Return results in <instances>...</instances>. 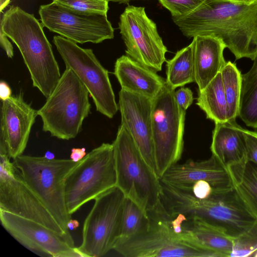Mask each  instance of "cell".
Returning a JSON list of instances; mask_svg holds the SVG:
<instances>
[{
    "instance_id": "cell-9",
    "label": "cell",
    "mask_w": 257,
    "mask_h": 257,
    "mask_svg": "<svg viewBox=\"0 0 257 257\" xmlns=\"http://www.w3.org/2000/svg\"><path fill=\"white\" fill-rule=\"evenodd\" d=\"M148 229L117 242L114 250L125 257H220L182 238L172 228L163 212L148 214Z\"/></svg>"
},
{
    "instance_id": "cell-17",
    "label": "cell",
    "mask_w": 257,
    "mask_h": 257,
    "mask_svg": "<svg viewBox=\"0 0 257 257\" xmlns=\"http://www.w3.org/2000/svg\"><path fill=\"white\" fill-rule=\"evenodd\" d=\"M152 105V99L148 97L122 89L119 92L118 108L121 114V124L124 125L131 135L144 160L156 174Z\"/></svg>"
},
{
    "instance_id": "cell-25",
    "label": "cell",
    "mask_w": 257,
    "mask_h": 257,
    "mask_svg": "<svg viewBox=\"0 0 257 257\" xmlns=\"http://www.w3.org/2000/svg\"><path fill=\"white\" fill-rule=\"evenodd\" d=\"M166 83L175 89L195 82L193 44L178 51L170 60L166 61Z\"/></svg>"
},
{
    "instance_id": "cell-21",
    "label": "cell",
    "mask_w": 257,
    "mask_h": 257,
    "mask_svg": "<svg viewBox=\"0 0 257 257\" xmlns=\"http://www.w3.org/2000/svg\"><path fill=\"white\" fill-rule=\"evenodd\" d=\"M243 128L236 119L215 123L210 150L226 168L247 159Z\"/></svg>"
},
{
    "instance_id": "cell-6",
    "label": "cell",
    "mask_w": 257,
    "mask_h": 257,
    "mask_svg": "<svg viewBox=\"0 0 257 257\" xmlns=\"http://www.w3.org/2000/svg\"><path fill=\"white\" fill-rule=\"evenodd\" d=\"M80 161L75 162L71 159L49 160L44 156L23 154L13 161L28 185L66 231L69 230L67 225L71 219V215L65 202V181Z\"/></svg>"
},
{
    "instance_id": "cell-23",
    "label": "cell",
    "mask_w": 257,
    "mask_h": 257,
    "mask_svg": "<svg viewBox=\"0 0 257 257\" xmlns=\"http://www.w3.org/2000/svg\"><path fill=\"white\" fill-rule=\"evenodd\" d=\"M196 104L206 117L216 122L227 120V107L221 72L202 90H199Z\"/></svg>"
},
{
    "instance_id": "cell-19",
    "label": "cell",
    "mask_w": 257,
    "mask_h": 257,
    "mask_svg": "<svg viewBox=\"0 0 257 257\" xmlns=\"http://www.w3.org/2000/svg\"><path fill=\"white\" fill-rule=\"evenodd\" d=\"M114 74L121 89L151 99L166 83V80L156 71L143 66L127 55H122L116 60Z\"/></svg>"
},
{
    "instance_id": "cell-11",
    "label": "cell",
    "mask_w": 257,
    "mask_h": 257,
    "mask_svg": "<svg viewBox=\"0 0 257 257\" xmlns=\"http://www.w3.org/2000/svg\"><path fill=\"white\" fill-rule=\"evenodd\" d=\"M53 43L66 68L70 69L88 90L96 110L109 118H112L118 107L108 72L101 64L93 50L82 48L61 36H55Z\"/></svg>"
},
{
    "instance_id": "cell-38",
    "label": "cell",
    "mask_w": 257,
    "mask_h": 257,
    "mask_svg": "<svg viewBox=\"0 0 257 257\" xmlns=\"http://www.w3.org/2000/svg\"><path fill=\"white\" fill-rule=\"evenodd\" d=\"M11 0H0V11L3 12V10L8 5Z\"/></svg>"
},
{
    "instance_id": "cell-40",
    "label": "cell",
    "mask_w": 257,
    "mask_h": 257,
    "mask_svg": "<svg viewBox=\"0 0 257 257\" xmlns=\"http://www.w3.org/2000/svg\"><path fill=\"white\" fill-rule=\"evenodd\" d=\"M108 1H111L113 2H118L119 3H127L131 0H107Z\"/></svg>"
},
{
    "instance_id": "cell-13",
    "label": "cell",
    "mask_w": 257,
    "mask_h": 257,
    "mask_svg": "<svg viewBox=\"0 0 257 257\" xmlns=\"http://www.w3.org/2000/svg\"><path fill=\"white\" fill-rule=\"evenodd\" d=\"M118 27L127 56L155 71H161L167 48L145 8L128 5L120 16Z\"/></svg>"
},
{
    "instance_id": "cell-34",
    "label": "cell",
    "mask_w": 257,
    "mask_h": 257,
    "mask_svg": "<svg viewBox=\"0 0 257 257\" xmlns=\"http://www.w3.org/2000/svg\"><path fill=\"white\" fill-rule=\"evenodd\" d=\"M7 36L0 28V42L2 48L6 51L8 57L12 58L14 56L13 47L8 39Z\"/></svg>"
},
{
    "instance_id": "cell-7",
    "label": "cell",
    "mask_w": 257,
    "mask_h": 257,
    "mask_svg": "<svg viewBox=\"0 0 257 257\" xmlns=\"http://www.w3.org/2000/svg\"><path fill=\"white\" fill-rule=\"evenodd\" d=\"M116 185L113 147L103 143L86 154L66 178L65 198L69 214Z\"/></svg>"
},
{
    "instance_id": "cell-26",
    "label": "cell",
    "mask_w": 257,
    "mask_h": 257,
    "mask_svg": "<svg viewBox=\"0 0 257 257\" xmlns=\"http://www.w3.org/2000/svg\"><path fill=\"white\" fill-rule=\"evenodd\" d=\"M220 72L227 103V118L236 119L239 109L242 74L236 64L230 61L226 62Z\"/></svg>"
},
{
    "instance_id": "cell-39",
    "label": "cell",
    "mask_w": 257,
    "mask_h": 257,
    "mask_svg": "<svg viewBox=\"0 0 257 257\" xmlns=\"http://www.w3.org/2000/svg\"><path fill=\"white\" fill-rule=\"evenodd\" d=\"M44 157L49 160H52V159H55L54 155L52 153L50 152H47L45 154Z\"/></svg>"
},
{
    "instance_id": "cell-12",
    "label": "cell",
    "mask_w": 257,
    "mask_h": 257,
    "mask_svg": "<svg viewBox=\"0 0 257 257\" xmlns=\"http://www.w3.org/2000/svg\"><path fill=\"white\" fill-rule=\"evenodd\" d=\"M0 210L30 219L59 233L65 230L24 179L9 155L0 153Z\"/></svg>"
},
{
    "instance_id": "cell-1",
    "label": "cell",
    "mask_w": 257,
    "mask_h": 257,
    "mask_svg": "<svg viewBox=\"0 0 257 257\" xmlns=\"http://www.w3.org/2000/svg\"><path fill=\"white\" fill-rule=\"evenodd\" d=\"M172 20L187 37L220 38L236 59L253 60L257 55V0H204L191 13Z\"/></svg>"
},
{
    "instance_id": "cell-4",
    "label": "cell",
    "mask_w": 257,
    "mask_h": 257,
    "mask_svg": "<svg viewBox=\"0 0 257 257\" xmlns=\"http://www.w3.org/2000/svg\"><path fill=\"white\" fill-rule=\"evenodd\" d=\"M112 144L116 186L147 214L161 211L162 189L160 178L146 163L122 124L119 126Z\"/></svg>"
},
{
    "instance_id": "cell-32",
    "label": "cell",
    "mask_w": 257,
    "mask_h": 257,
    "mask_svg": "<svg viewBox=\"0 0 257 257\" xmlns=\"http://www.w3.org/2000/svg\"><path fill=\"white\" fill-rule=\"evenodd\" d=\"M189 191L196 198L205 199L209 198L213 193L211 185L206 181H198L194 183Z\"/></svg>"
},
{
    "instance_id": "cell-5",
    "label": "cell",
    "mask_w": 257,
    "mask_h": 257,
    "mask_svg": "<svg viewBox=\"0 0 257 257\" xmlns=\"http://www.w3.org/2000/svg\"><path fill=\"white\" fill-rule=\"evenodd\" d=\"M89 94L76 75L66 68L45 103L37 110L43 131L61 140L75 138L90 112Z\"/></svg>"
},
{
    "instance_id": "cell-33",
    "label": "cell",
    "mask_w": 257,
    "mask_h": 257,
    "mask_svg": "<svg viewBox=\"0 0 257 257\" xmlns=\"http://www.w3.org/2000/svg\"><path fill=\"white\" fill-rule=\"evenodd\" d=\"M174 97L179 106L185 111L191 105L194 99L192 90L184 87L174 92Z\"/></svg>"
},
{
    "instance_id": "cell-8",
    "label": "cell",
    "mask_w": 257,
    "mask_h": 257,
    "mask_svg": "<svg viewBox=\"0 0 257 257\" xmlns=\"http://www.w3.org/2000/svg\"><path fill=\"white\" fill-rule=\"evenodd\" d=\"M175 90L166 83L152 99V124L156 174L160 178L178 163L183 150L186 111L177 104Z\"/></svg>"
},
{
    "instance_id": "cell-36",
    "label": "cell",
    "mask_w": 257,
    "mask_h": 257,
    "mask_svg": "<svg viewBox=\"0 0 257 257\" xmlns=\"http://www.w3.org/2000/svg\"><path fill=\"white\" fill-rule=\"evenodd\" d=\"M86 155L85 148H73L71 150L70 159L77 162L82 160Z\"/></svg>"
},
{
    "instance_id": "cell-2",
    "label": "cell",
    "mask_w": 257,
    "mask_h": 257,
    "mask_svg": "<svg viewBox=\"0 0 257 257\" xmlns=\"http://www.w3.org/2000/svg\"><path fill=\"white\" fill-rule=\"evenodd\" d=\"M161 183L162 205L169 217L180 215L198 218L233 239L257 221L234 188L214 191L209 198L200 199L189 191Z\"/></svg>"
},
{
    "instance_id": "cell-28",
    "label": "cell",
    "mask_w": 257,
    "mask_h": 257,
    "mask_svg": "<svg viewBox=\"0 0 257 257\" xmlns=\"http://www.w3.org/2000/svg\"><path fill=\"white\" fill-rule=\"evenodd\" d=\"M53 2L83 14H107L109 9L107 0H53Z\"/></svg>"
},
{
    "instance_id": "cell-41",
    "label": "cell",
    "mask_w": 257,
    "mask_h": 257,
    "mask_svg": "<svg viewBox=\"0 0 257 257\" xmlns=\"http://www.w3.org/2000/svg\"><path fill=\"white\" fill-rule=\"evenodd\" d=\"M237 1H250L252 0H237Z\"/></svg>"
},
{
    "instance_id": "cell-18",
    "label": "cell",
    "mask_w": 257,
    "mask_h": 257,
    "mask_svg": "<svg viewBox=\"0 0 257 257\" xmlns=\"http://www.w3.org/2000/svg\"><path fill=\"white\" fill-rule=\"evenodd\" d=\"M164 183L189 191L198 181L209 182L214 191H221L233 188L232 181L226 167L212 155L208 159L194 161L190 160L182 164L170 167L160 178Z\"/></svg>"
},
{
    "instance_id": "cell-31",
    "label": "cell",
    "mask_w": 257,
    "mask_h": 257,
    "mask_svg": "<svg viewBox=\"0 0 257 257\" xmlns=\"http://www.w3.org/2000/svg\"><path fill=\"white\" fill-rule=\"evenodd\" d=\"M245 140L246 159L257 165V132L243 128Z\"/></svg>"
},
{
    "instance_id": "cell-22",
    "label": "cell",
    "mask_w": 257,
    "mask_h": 257,
    "mask_svg": "<svg viewBox=\"0 0 257 257\" xmlns=\"http://www.w3.org/2000/svg\"><path fill=\"white\" fill-rule=\"evenodd\" d=\"M227 169L234 189L257 219V165L246 159Z\"/></svg>"
},
{
    "instance_id": "cell-16",
    "label": "cell",
    "mask_w": 257,
    "mask_h": 257,
    "mask_svg": "<svg viewBox=\"0 0 257 257\" xmlns=\"http://www.w3.org/2000/svg\"><path fill=\"white\" fill-rule=\"evenodd\" d=\"M37 115V110L25 101L21 92L2 101L0 153L13 159L22 155Z\"/></svg>"
},
{
    "instance_id": "cell-20",
    "label": "cell",
    "mask_w": 257,
    "mask_h": 257,
    "mask_svg": "<svg viewBox=\"0 0 257 257\" xmlns=\"http://www.w3.org/2000/svg\"><path fill=\"white\" fill-rule=\"evenodd\" d=\"M191 43L195 82L201 90L225 65L223 51L226 47L220 38L211 35L196 36Z\"/></svg>"
},
{
    "instance_id": "cell-3",
    "label": "cell",
    "mask_w": 257,
    "mask_h": 257,
    "mask_svg": "<svg viewBox=\"0 0 257 257\" xmlns=\"http://www.w3.org/2000/svg\"><path fill=\"white\" fill-rule=\"evenodd\" d=\"M43 27L33 14L18 6L1 12L0 28L20 50L33 86L47 98L61 75Z\"/></svg>"
},
{
    "instance_id": "cell-35",
    "label": "cell",
    "mask_w": 257,
    "mask_h": 257,
    "mask_svg": "<svg viewBox=\"0 0 257 257\" xmlns=\"http://www.w3.org/2000/svg\"><path fill=\"white\" fill-rule=\"evenodd\" d=\"M12 90L9 84L5 81L0 82V98L3 101L12 96Z\"/></svg>"
},
{
    "instance_id": "cell-15",
    "label": "cell",
    "mask_w": 257,
    "mask_h": 257,
    "mask_svg": "<svg viewBox=\"0 0 257 257\" xmlns=\"http://www.w3.org/2000/svg\"><path fill=\"white\" fill-rule=\"evenodd\" d=\"M0 219L10 234L39 255L81 257L69 232L59 233L38 222L2 210Z\"/></svg>"
},
{
    "instance_id": "cell-24",
    "label": "cell",
    "mask_w": 257,
    "mask_h": 257,
    "mask_svg": "<svg viewBox=\"0 0 257 257\" xmlns=\"http://www.w3.org/2000/svg\"><path fill=\"white\" fill-rule=\"evenodd\" d=\"M251 68L241 75L238 116L249 127L257 128V55Z\"/></svg>"
},
{
    "instance_id": "cell-27",
    "label": "cell",
    "mask_w": 257,
    "mask_h": 257,
    "mask_svg": "<svg viewBox=\"0 0 257 257\" xmlns=\"http://www.w3.org/2000/svg\"><path fill=\"white\" fill-rule=\"evenodd\" d=\"M150 223L149 215L134 201L125 197L121 234L117 242L129 239L147 230Z\"/></svg>"
},
{
    "instance_id": "cell-30",
    "label": "cell",
    "mask_w": 257,
    "mask_h": 257,
    "mask_svg": "<svg viewBox=\"0 0 257 257\" xmlns=\"http://www.w3.org/2000/svg\"><path fill=\"white\" fill-rule=\"evenodd\" d=\"M204 0H158L171 13L172 18L183 17L198 7Z\"/></svg>"
},
{
    "instance_id": "cell-10",
    "label": "cell",
    "mask_w": 257,
    "mask_h": 257,
    "mask_svg": "<svg viewBox=\"0 0 257 257\" xmlns=\"http://www.w3.org/2000/svg\"><path fill=\"white\" fill-rule=\"evenodd\" d=\"M125 199L115 186L94 199L83 223L82 243L77 247L81 257H101L114 249L121 234Z\"/></svg>"
},
{
    "instance_id": "cell-29",
    "label": "cell",
    "mask_w": 257,
    "mask_h": 257,
    "mask_svg": "<svg viewBox=\"0 0 257 257\" xmlns=\"http://www.w3.org/2000/svg\"><path fill=\"white\" fill-rule=\"evenodd\" d=\"M230 257L253 256L257 251V221L246 232L234 239Z\"/></svg>"
},
{
    "instance_id": "cell-37",
    "label": "cell",
    "mask_w": 257,
    "mask_h": 257,
    "mask_svg": "<svg viewBox=\"0 0 257 257\" xmlns=\"http://www.w3.org/2000/svg\"><path fill=\"white\" fill-rule=\"evenodd\" d=\"M79 226V222L74 219H71L68 223L67 227L69 230H73Z\"/></svg>"
},
{
    "instance_id": "cell-14",
    "label": "cell",
    "mask_w": 257,
    "mask_h": 257,
    "mask_svg": "<svg viewBox=\"0 0 257 257\" xmlns=\"http://www.w3.org/2000/svg\"><path fill=\"white\" fill-rule=\"evenodd\" d=\"M39 14L44 27L76 43L98 44L114 37L107 14H80L53 2L41 5Z\"/></svg>"
}]
</instances>
